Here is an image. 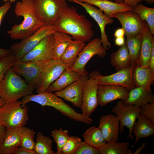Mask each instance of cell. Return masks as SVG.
Listing matches in <instances>:
<instances>
[{
	"label": "cell",
	"mask_w": 154,
	"mask_h": 154,
	"mask_svg": "<svg viewBox=\"0 0 154 154\" xmlns=\"http://www.w3.org/2000/svg\"><path fill=\"white\" fill-rule=\"evenodd\" d=\"M53 25L56 31L69 35L74 40L90 41L94 35L92 23L79 14L75 7L67 4Z\"/></svg>",
	"instance_id": "6da1fadb"
},
{
	"label": "cell",
	"mask_w": 154,
	"mask_h": 154,
	"mask_svg": "<svg viewBox=\"0 0 154 154\" xmlns=\"http://www.w3.org/2000/svg\"><path fill=\"white\" fill-rule=\"evenodd\" d=\"M15 13L17 17H23V20L21 23L15 25L7 31V34L13 39L27 38L44 25L36 15L33 0H21L17 2Z\"/></svg>",
	"instance_id": "7a4b0ae2"
},
{
	"label": "cell",
	"mask_w": 154,
	"mask_h": 154,
	"mask_svg": "<svg viewBox=\"0 0 154 154\" xmlns=\"http://www.w3.org/2000/svg\"><path fill=\"white\" fill-rule=\"evenodd\" d=\"M35 88V86L26 83L11 67L0 82V98L5 103L14 102L33 94Z\"/></svg>",
	"instance_id": "3957f363"
},
{
	"label": "cell",
	"mask_w": 154,
	"mask_h": 154,
	"mask_svg": "<svg viewBox=\"0 0 154 154\" xmlns=\"http://www.w3.org/2000/svg\"><path fill=\"white\" fill-rule=\"evenodd\" d=\"M21 101L5 103L0 108V123L6 128L24 126L29 119L28 108Z\"/></svg>",
	"instance_id": "277c9868"
},
{
	"label": "cell",
	"mask_w": 154,
	"mask_h": 154,
	"mask_svg": "<svg viewBox=\"0 0 154 154\" xmlns=\"http://www.w3.org/2000/svg\"><path fill=\"white\" fill-rule=\"evenodd\" d=\"M33 2L36 17L46 25H53L67 4L63 0H33Z\"/></svg>",
	"instance_id": "5b68a950"
},
{
	"label": "cell",
	"mask_w": 154,
	"mask_h": 154,
	"mask_svg": "<svg viewBox=\"0 0 154 154\" xmlns=\"http://www.w3.org/2000/svg\"><path fill=\"white\" fill-rule=\"evenodd\" d=\"M56 31L53 25H44L36 32L19 42L12 44L10 49L16 61L20 60L45 37L54 34Z\"/></svg>",
	"instance_id": "8992f818"
},
{
	"label": "cell",
	"mask_w": 154,
	"mask_h": 154,
	"mask_svg": "<svg viewBox=\"0 0 154 154\" xmlns=\"http://www.w3.org/2000/svg\"><path fill=\"white\" fill-rule=\"evenodd\" d=\"M68 68L60 59L52 58L45 61L35 85L36 92L38 94L47 90L49 86Z\"/></svg>",
	"instance_id": "52a82bcc"
},
{
	"label": "cell",
	"mask_w": 154,
	"mask_h": 154,
	"mask_svg": "<svg viewBox=\"0 0 154 154\" xmlns=\"http://www.w3.org/2000/svg\"><path fill=\"white\" fill-rule=\"evenodd\" d=\"M132 68L129 66L106 76H102L99 72L95 70L91 72L88 76L89 78L96 80L98 85L122 86L126 87L129 92L136 87L132 79Z\"/></svg>",
	"instance_id": "ba28073f"
},
{
	"label": "cell",
	"mask_w": 154,
	"mask_h": 154,
	"mask_svg": "<svg viewBox=\"0 0 154 154\" xmlns=\"http://www.w3.org/2000/svg\"><path fill=\"white\" fill-rule=\"evenodd\" d=\"M106 53L107 49L102 46L101 39L95 38L86 44L79 54L75 64L70 69L83 76H88V73L85 68L88 62L96 55L102 58Z\"/></svg>",
	"instance_id": "9c48e42d"
},
{
	"label": "cell",
	"mask_w": 154,
	"mask_h": 154,
	"mask_svg": "<svg viewBox=\"0 0 154 154\" xmlns=\"http://www.w3.org/2000/svg\"><path fill=\"white\" fill-rule=\"evenodd\" d=\"M112 110L116 114L120 122V133L123 132L124 127H126L129 130L127 139H133L134 135H132L131 131L139 114V107L135 105L126 106L124 101L121 100L117 102Z\"/></svg>",
	"instance_id": "30bf717a"
},
{
	"label": "cell",
	"mask_w": 154,
	"mask_h": 154,
	"mask_svg": "<svg viewBox=\"0 0 154 154\" xmlns=\"http://www.w3.org/2000/svg\"><path fill=\"white\" fill-rule=\"evenodd\" d=\"M45 61L20 60L15 61L11 68L16 74L23 77L28 84L35 87Z\"/></svg>",
	"instance_id": "8fae6325"
},
{
	"label": "cell",
	"mask_w": 154,
	"mask_h": 154,
	"mask_svg": "<svg viewBox=\"0 0 154 154\" xmlns=\"http://www.w3.org/2000/svg\"><path fill=\"white\" fill-rule=\"evenodd\" d=\"M113 18L120 22L126 37L135 36L142 34L146 22L132 11H126L114 14Z\"/></svg>",
	"instance_id": "7c38bea8"
},
{
	"label": "cell",
	"mask_w": 154,
	"mask_h": 154,
	"mask_svg": "<svg viewBox=\"0 0 154 154\" xmlns=\"http://www.w3.org/2000/svg\"><path fill=\"white\" fill-rule=\"evenodd\" d=\"M68 0L75 3L83 7L87 13L96 21L100 29L101 40L102 46L107 50L110 48L111 47V44L108 41V36L106 34L105 27L107 25L113 23L114 19L107 17L100 10L87 3L80 2L76 0Z\"/></svg>",
	"instance_id": "4fadbf2b"
},
{
	"label": "cell",
	"mask_w": 154,
	"mask_h": 154,
	"mask_svg": "<svg viewBox=\"0 0 154 154\" xmlns=\"http://www.w3.org/2000/svg\"><path fill=\"white\" fill-rule=\"evenodd\" d=\"M53 34L49 35L44 38L20 60L35 62L46 61L53 59L54 42Z\"/></svg>",
	"instance_id": "5bb4252c"
},
{
	"label": "cell",
	"mask_w": 154,
	"mask_h": 154,
	"mask_svg": "<svg viewBox=\"0 0 154 154\" xmlns=\"http://www.w3.org/2000/svg\"><path fill=\"white\" fill-rule=\"evenodd\" d=\"M98 86L96 80L91 78L84 84L81 109L82 114L86 116L90 117L99 105L97 95Z\"/></svg>",
	"instance_id": "9a60e30c"
},
{
	"label": "cell",
	"mask_w": 154,
	"mask_h": 154,
	"mask_svg": "<svg viewBox=\"0 0 154 154\" xmlns=\"http://www.w3.org/2000/svg\"><path fill=\"white\" fill-rule=\"evenodd\" d=\"M99 105L104 107L108 103L117 99L125 101L128 91L125 87L119 85H99L97 90Z\"/></svg>",
	"instance_id": "2e32d148"
},
{
	"label": "cell",
	"mask_w": 154,
	"mask_h": 154,
	"mask_svg": "<svg viewBox=\"0 0 154 154\" xmlns=\"http://www.w3.org/2000/svg\"><path fill=\"white\" fill-rule=\"evenodd\" d=\"M88 78V76H84L64 89L60 91H56L54 94L57 96L71 102L74 106L81 108L84 84Z\"/></svg>",
	"instance_id": "e0dca14e"
},
{
	"label": "cell",
	"mask_w": 154,
	"mask_h": 154,
	"mask_svg": "<svg viewBox=\"0 0 154 154\" xmlns=\"http://www.w3.org/2000/svg\"><path fill=\"white\" fill-rule=\"evenodd\" d=\"M98 127L106 142L118 141L120 124L116 116L110 114L102 116L100 119Z\"/></svg>",
	"instance_id": "ac0fdd59"
},
{
	"label": "cell",
	"mask_w": 154,
	"mask_h": 154,
	"mask_svg": "<svg viewBox=\"0 0 154 154\" xmlns=\"http://www.w3.org/2000/svg\"><path fill=\"white\" fill-rule=\"evenodd\" d=\"M22 127L6 128L4 139L0 146L1 154H13L20 146Z\"/></svg>",
	"instance_id": "d6986e66"
},
{
	"label": "cell",
	"mask_w": 154,
	"mask_h": 154,
	"mask_svg": "<svg viewBox=\"0 0 154 154\" xmlns=\"http://www.w3.org/2000/svg\"><path fill=\"white\" fill-rule=\"evenodd\" d=\"M142 42L140 53L137 64L143 67H149V61L154 37L146 22L142 33Z\"/></svg>",
	"instance_id": "ffe728a7"
},
{
	"label": "cell",
	"mask_w": 154,
	"mask_h": 154,
	"mask_svg": "<svg viewBox=\"0 0 154 154\" xmlns=\"http://www.w3.org/2000/svg\"><path fill=\"white\" fill-rule=\"evenodd\" d=\"M132 77L135 87H141L147 92L152 93L151 87L154 82V74L149 67L134 65L132 70Z\"/></svg>",
	"instance_id": "44dd1931"
},
{
	"label": "cell",
	"mask_w": 154,
	"mask_h": 154,
	"mask_svg": "<svg viewBox=\"0 0 154 154\" xmlns=\"http://www.w3.org/2000/svg\"><path fill=\"white\" fill-rule=\"evenodd\" d=\"M87 3L95 5L103 12L104 15L110 18H113V15L118 12L132 11L133 8L123 4L118 3L108 0H76Z\"/></svg>",
	"instance_id": "7402d4cb"
},
{
	"label": "cell",
	"mask_w": 154,
	"mask_h": 154,
	"mask_svg": "<svg viewBox=\"0 0 154 154\" xmlns=\"http://www.w3.org/2000/svg\"><path fill=\"white\" fill-rule=\"evenodd\" d=\"M137 121L134 124L131 132L135 137L133 147L139 140L142 137H149L154 135V123L145 116L139 114Z\"/></svg>",
	"instance_id": "603a6c76"
},
{
	"label": "cell",
	"mask_w": 154,
	"mask_h": 154,
	"mask_svg": "<svg viewBox=\"0 0 154 154\" xmlns=\"http://www.w3.org/2000/svg\"><path fill=\"white\" fill-rule=\"evenodd\" d=\"M83 76L76 71L68 68L49 86L47 90L52 92L61 91Z\"/></svg>",
	"instance_id": "cb8c5ba5"
},
{
	"label": "cell",
	"mask_w": 154,
	"mask_h": 154,
	"mask_svg": "<svg viewBox=\"0 0 154 154\" xmlns=\"http://www.w3.org/2000/svg\"><path fill=\"white\" fill-rule=\"evenodd\" d=\"M124 102L126 106L135 105L139 107L147 103L154 102V96L141 87H136L129 91L127 98Z\"/></svg>",
	"instance_id": "d4e9b609"
},
{
	"label": "cell",
	"mask_w": 154,
	"mask_h": 154,
	"mask_svg": "<svg viewBox=\"0 0 154 154\" xmlns=\"http://www.w3.org/2000/svg\"><path fill=\"white\" fill-rule=\"evenodd\" d=\"M85 45L84 42L73 40L63 52L60 60L68 68H71L75 64L79 54Z\"/></svg>",
	"instance_id": "484cf974"
},
{
	"label": "cell",
	"mask_w": 154,
	"mask_h": 154,
	"mask_svg": "<svg viewBox=\"0 0 154 154\" xmlns=\"http://www.w3.org/2000/svg\"><path fill=\"white\" fill-rule=\"evenodd\" d=\"M142 42V34L135 36L127 37L125 42L127 47L130 59L129 66L137 64L140 56Z\"/></svg>",
	"instance_id": "4316f807"
},
{
	"label": "cell",
	"mask_w": 154,
	"mask_h": 154,
	"mask_svg": "<svg viewBox=\"0 0 154 154\" xmlns=\"http://www.w3.org/2000/svg\"><path fill=\"white\" fill-rule=\"evenodd\" d=\"M110 61L116 71L129 66V52L125 43L120 46L117 50L111 54Z\"/></svg>",
	"instance_id": "83f0119b"
},
{
	"label": "cell",
	"mask_w": 154,
	"mask_h": 154,
	"mask_svg": "<svg viewBox=\"0 0 154 154\" xmlns=\"http://www.w3.org/2000/svg\"><path fill=\"white\" fill-rule=\"evenodd\" d=\"M53 35V59H60L65 49L73 40L70 35L64 33L56 31Z\"/></svg>",
	"instance_id": "f1b7e54d"
},
{
	"label": "cell",
	"mask_w": 154,
	"mask_h": 154,
	"mask_svg": "<svg viewBox=\"0 0 154 154\" xmlns=\"http://www.w3.org/2000/svg\"><path fill=\"white\" fill-rule=\"evenodd\" d=\"M83 137L84 141L99 150L106 142L99 127L94 125L86 129L83 133Z\"/></svg>",
	"instance_id": "f546056e"
},
{
	"label": "cell",
	"mask_w": 154,
	"mask_h": 154,
	"mask_svg": "<svg viewBox=\"0 0 154 154\" xmlns=\"http://www.w3.org/2000/svg\"><path fill=\"white\" fill-rule=\"evenodd\" d=\"M128 142H107L99 149L101 154H132Z\"/></svg>",
	"instance_id": "4dcf8cb0"
},
{
	"label": "cell",
	"mask_w": 154,
	"mask_h": 154,
	"mask_svg": "<svg viewBox=\"0 0 154 154\" xmlns=\"http://www.w3.org/2000/svg\"><path fill=\"white\" fill-rule=\"evenodd\" d=\"M133 12L137 14L148 25L152 34L154 35V8H149L141 4L133 7Z\"/></svg>",
	"instance_id": "1f68e13d"
},
{
	"label": "cell",
	"mask_w": 154,
	"mask_h": 154,
	"mask_svg": "<svg viewBox=\"0 0 154 154\" xmlns=\"http://www.w3.org/2000/svg\"><path fill=\"white\" fill-rule=\"evenodd\" d=\"M52 141L50 137L39 132L37 135L34 151L37 154H56L52 149Z\"/></svg>",
	"instance_id": "d6a6232c"
},
{
	"label": "cell",
	"mask_w": 154,
	"mask_h": 154,
	"mask_svg": "<svg viewBox=\"0 0 154 154\" xmlns=\"http://www.w3.org/2000/svg\"><path fill=\"white\" fill-rule=\"evenodd\" d=\"M35 133L33 129L25 126L23 127L20 147L34 151L36 144L34 141Z\"/></svg>",
	"instance_id": "836d02e7"
},
{
	"label": "cell",
	"mask_w": 154,
	"mask_h": 154,
	"mask_svg": "<svg viewBox=\"0 0 154 154\" xmlns=\"http://www.w3.org/2000/svg\"><path fill=\"white\" fill-rule=\"evenodd\" d=\"M51 136L57 145V152L56 153V154H62V149L69 137L68 131L62 128L58 130L55 129L51 131Z\"/></svg>",
	"instance_id": "e575fe53"
},
{
	"label": "cell",
	"mask_w": 154,
	"mask_h": 154,
	"mask_svg": "<svg viewBox=\"0 0 154 154\" xmlns=\"http://www.w3.org/2000/svg\"><path fill=\"white\" fill-rule=\"evenodd\" d=\"M82 141L81 139L78 137L74 136H69L62 149L61 153L74 154Z\"/></svg>",
	"instance_id": "d590c367"
},
{
	"label": "cell",
	"mask_w": 154,
	"mask_h": 154,
	"mask_svg": "<svg viewBox=\"0 0 154 154\" xmlns=\"http://www.w3.org/2000/svg\"><path fill=\"white\" fill-rule=\"evenodd\" d=\"M15 61L13 54L0 58V82L4 78L7 70L14 65Z\"/></svg>",
	"instance_id": "8d00e7d4"
},
{
	"label": "cell",
	"mask_w": 154,
	"mask_h": 154,
	"mask_svg": "<svg viewBox=\"0 0 154 154\" xmlns=\"http://www.w3.org/2000/svg\"><path fill=\"white\" fill-rule=\"evenodd\" d=\"M99 149L90 145L85 141H82L74 154H100Z\"/></svg>",
	"instance_id": "74e56055"
},
{
	"label": "cell",
	"mask_w": 154,
	"mask_h": 154,
	"mask_svg": "<svg viewBox=\"0 0 154 154\" xmlns=\"http://www.w3.org/2000/svg\"><path fill=\"white\" fill-rule=\"evenodd\" d=\"M139 113L150 119L154 123V102L147 103L139 107Z\"/></svg>",
	"instance_id": "f35d334b"
},
{
	"label": "cell",
	"mask_w": 154,
	"mask_h": 154,
	"mask_svg": "<svg viewBox=\"0 0 154 154\" xmlns=\"http://www.w3.org/2000/svg\"><path fill=\"white\" fill-rule=\"evenodd\" d=\"M11 7V3L9 2H7L2 6L0 7V28L3 19Z\"/></svg>",
	"instance_id": "ab89813d"
},
{
	"label": "cell",
	"mask_w": 154,
	"mask_h": 154,
	"mask_svg": "<svg viewBox=\"0 0 154 154\" xmlns=\"http://www.w3.org/2000/svg\"><path fill=\"white\" fill-rule=\"evenodd\" d=\"M13 154H37L34 151L31 150L20 147Z\"/></svg>",
	"instance_id": "60d3db41"
},
{
	"label": "cell",
	"mask_w": 154,
	"mask_h": 154,
	"mask_svg": "<svg viewBox=\"0 0 154 154\" xmlns=\"http://www.w3.org/2000/svg\"><path fill=\"white\" fill-rule=\"evenodd\" d=\"M149 68L154 74V43H153L149 61Z\"/></svg>",
	"instance_id": "b9f144b4"
},
{
	"label": "cell",
	"mask_w": 154,
	"mask_h": 154,
	"mask_svg": "<svg viewBox=\"0 0 154 154\" xmlns=\"http://www.w3.org/2000/svg\"><path fill=\"white\" fill-rule=\"evenodd\" d=\"M123 1L125 5L132 8L142 1L141 0H123Z\"/></svg>",
	"instance_id": "7bdbcfd3"
},
{
	"label": "cell",
	"mask_w": 154,
	"mask_h": 154,
	"mask_svg": "<svg viewBox=\"0 0 154 154\" xmlns=\"http://www.w3.org/2000/svg\"><path fill=\"white\" fill-rule=\"evenodd\" d=\"M12 54L10 49H5L0 48V58H1Z\"/></svg>",
	"instance_id": "ee69618b"
},
{
	"label": "cell",
	"mask_w": 154,
	"mask_h": 154,
	"mask_svg": "<svg viewBox=\"0 0 154 154\" xmlns=\"http://www.w3.org/2000/svg\"><path fill=\"white\" fill-rule=\"evenodd\" d=\"M125 32L124 29L122 28H119L115 31L114 36L115 38L124 37Z\"/></svg>",
	"instance_id": "f6af8a7d"
},
{
	"label": "cell",
	"mask_w": 154,
	"mask_h": 154,
	"mask_svg": "<svg viewBox=\"0 0 154 154\" xmlns=\"http://www.w3.org/2000/svg\"><path fill=\"white\" fill-rule=\"evenodd\" d=\"M6 127L0 123V146L1 145L5 133Z\"/></svg>",
	"instance_id": "bcb514c9"
},
{
	"label": "cell",
	"mask_w": 154,
	"mask_h": 154,
	"mask_svg": "<svg viewBox=\"0 0 154 154\" xmlns=\"http://www.w3.org/2000/svg\"><path fill=\"white\" fill-rule=\"evenodd\" d=\"M115 43L117 46H121L123 45L125 43L124 37L116 38Z\"/></svg>",
	"instance_id": "7dc6e473"
},
{
	"label": "cell",
	"mask_w": 154,
	"mask_h": 154,
	"mask_svg": "<svg viewBox=\"0 0 154 154\" xmlns=\"http://www.w3.org/2000/svg\"><path fill=\"white\" fill-rule=\"evenodd\" d=\"M147 146V144L145 143H143L142 145L136 149L135 151L132 153V154H138L140 153L142 151L143 149Z\"/></svg>",
	"instance_id": "c3c4849f"
},
{
	"label": "cell",
	"mask_w": 154,
	"mask_h": 154,
	"mask_svg": "<svg viewBox=\"0 0 154 154\" xmlns=\"http://www.w3.org/2000/svg\"><path fill=\"white\" fill-rule=\"evenodd\" d=\"M5 104V102L0 98V108H1Z\"/></svg>",
	"instance_id": "681fc988"
},
{
	"label": "cell",
	"mask_w": 154,
	"mask_h": 154,
	"mask_svg": "<svg viewBox=\"0 0 154 154\" xmlns=\"http://www.w3.org/2000/svg\"><path fill=\"white\" fill-rule=\"evenodd\" d=\"M114 2L118 3L123 4L124 2L123 0H114Z\"/></svg>",
	"instance_id": "f907efd6"
},
{
	"label": "cell",
	"mask_w": 154,
	"mask_h": 154,
	"mask_svg": "<svg viewBox=\"0 0 154 154\" xmlns=\"http://www.w3.org/2000/svg\"><path fill=\"white\" fill-rule=\"evenodd\" d=\"M144 1H145L147 3L149 4L153 3L154 2V0H145Z\"/></svg>",
	"instance_id": "816d5d0a"
},
{
	"label": "cell",
	"mask_w": 154,
	"mask_h": 154,
	"mask_svg": "<svg viewBox=\"0 0 154 154\" xmlns=\"http://www.w3.org/2000/svg\"><path fill=\"white\" fill-rule=\"evenodd\" d=\"M4 2L6 3L7 2H10L12 3L13 2H15L16 0H3Z\"/></svg>",
	"instance_id": "f5cc1de1"
},
{
	"label": "cell",
	"mask_w": 154,
	"mask_h": 154,
	"mask_svg": "<svg viewBox=\"0 0 154 154\" xmlns=\"http://www.w3.org/2000/svg\"><path fill=\"white\" fill-rule=\"evenodd\" d=\"M142 1H144L145 0H141Z\"/></svg>",
	"instance_id": "db71d44e"
},
{
	"label": "cell",
	"mask_w": 154,
	"mask_h": 154,
	"mask_svg": "<svg viewBox=\"0 0 154 154\" xmlns=\"http://www.w3.org/2000/svg\"><path fill=\"white\" fill-rule=\"evenodd\" d=\"M64 0V1H66V0Z\"/></svg>",
	"instance_id": "11a10c76"
},
{
	"label": "cell",
	"mask_w": 154,
	"mask_h": 154,
	"mask_svg": "<svg viewBox=\"0 0 154 154\" xmlns=\"http://www.w3.org/2000/svg\"></svg>",
	"instance_id": "9f6ffc18"
}]
</instances>
